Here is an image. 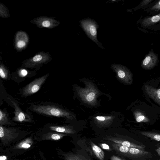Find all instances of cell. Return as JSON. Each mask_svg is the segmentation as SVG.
Masks as SVG:
<instances>
[{
  "label": "cell",
  "instance_id": "1",
  "mask_svg": "<svg viewBox=\"0 0 160 160\" xmlns=\"http://www.w3.org/2000/svg\"><path fill=\"white\" fill-rule=\"evenodd\" d=\"M28 109L37 114L48 117L64 118L68 120H72L74 117L72 113L60 105L50 102L31 103Z\"/></svg>",
  "mask_w": 160,
  "mask_h": 160
},
{
  "label": "cell",
  "instance_id": "2",
  "mask_svg": "<svg viewBox=\"0 0 160 160\" xmlns=\"http://www.w3.org/2000/svg\"><path fill=\"white\" fill-rule=\"evenodd\" d=\"M10 106L14 109V116L12 119L13 121L19 122H34L33 115L27 109L26 112L23 111L19 106V103L10 95L4 99Z\"/></svg>",
  "mask_w": 160,
  "mask_h": 160
},
{
  "label": "cell",
  "instance_id": "3",
  "mask_svg": "<svg viewBox=\"0 0 160 160\" xmlns=\"http://www.w3.org/2000/svg\"><path fill=\"white\" fill-rule=\"evenodd\" d=\"M85 83V88L75 86L78 94L85 103L92 105H95L97 103V98L99 94L98 91L91 82L86 81Z\"/></svg>",
  "mask_w": 160,
  "mask_h": 160
},
{
  "label": "cell",
  "instance_id": "4",
  "mask_svg": "<svg viewBox=\"0 0 160 160\" xmlns=\"http://www.w3.org/2000/svg\"><path fill=\"white\" fill-rule=\"evenodd\" d=\"M49 75L47 73L36 78L32 82L19 90V94L21 97H26L34 94L38 92L47 79Z\"/></svg>",
  "mask_w": 160,
  "mask_h": 160
},
{
  "label": "cell",
  "instance_id": "5",
  "mask_svg": "<svg viewBox=\"0 0 160 160\" xmlns=\"http://www.w3.org/2000/svg\"><path fill=\"white\" fill-rule=\"evenodd\" d=\"M111 66L121 81L128 84L132 83V74L128 68L120 65L112 64Z\"/></svg>",
  "mask_w": 160,
  "mask_h": 160
},
{
  "label": "cell",
  "instance_id": "6",
  "mask_svg": "<svg viewBox=\"0 0 160 160\" xmlns=\"http://www.w3.org/2000/svg\"><path fill=\"white\" fill-rule=\"evenodd\" d=\"M81 25L90 38L98 44L99 42L97 39L98 26L96 23L91 20H83L81 21Z\"/></svg>",
  "mask_w": 160,
  "mask_h": 160
},
{
  "label": "cell",
  "instance_id": "7",
  "mask_svg": "<svg viewBox=\"0 0 160 160\" xmlns=\"http://www.w3.org/2000/svg\"><path fill=\"white\" fill-rule=\"evenodd\" d=\"M20 133L19 129L8 128L0 125V138L2 142L5 143L17 137Z\"/></svg>",
  "mask_w": 160,
  "mask_h": 160
},
{
  "label": "cell",
  "instance_id": "8",
  "mask_svg": "<svg viewBox=\"0 0 160 160\" xmlns=\"http://www.w3.org/2000/svg\"><path fill=\"white\" fill-rule=\"evenodd\" d=\"M158 55L152 50L149 52L145 57L141 63L142 68L149 70L153 68L158 63Z\"/></svg>",
  "mask_w": 160,
  "mask_h": 160
},
{
  "label": "cell",
  "instance_id": "9",
  "mask_svg": "<svg viewBox=\"0 0 160 160\" xmlns=\"http://www.w3.org/2000/svg\"><path fill=\"white\" fill-rule=\"evenodd\" d=\"M35 75V73H30L27 70L22 69L12 74L11 79L15 82L19 83L24 81L26 78H30Z\"/></svg>",
  "mask_w": 160,
  "mask_h": 160
},
{
  "label": "cell",
  "instance_id": "10",
  "mask_svg": "<svg viewBox=\"0 0 160 160\" xmlns=\"http://www.w3.org/2000/svg\"><path fill=\"white\" fill-rule=\"evenodd\" d=\"M46 127L50 130L64 134H74L75 131L72 126H59L53 124H48Z\"/></svg>",
  "mask_w": 160,
  "mask_h": 160
},
{
  "label": "cell",
  "instance_id": "11",
  "mask_svg": "<svg viewBox=\"0 0 160 160\" xmlns=\"http://www.w3.org/2000/svg\"><path fill=\"white\" fill-rule=\"evenodd\" d=\"M144 88L148 95L160 105V88L157 89L145 84Z\"/></svg>",
  "mask_w": 160,
  "mask_h": 160
},
{
  "label": "cell",
  "instance_id": "12",
  "mask_svg": "<svg viewBox=\"0 0 160 160\" xmlns=\"http://www.w3.org/2000/svg\"><path fill=\"white\" fill-rule=\"evenodd\" d=\"M17 124L10 119L6 108L0 109V125L14 126Z\"/></svg>",
  "mask_w": 160,
  "mask_h": 160
},
{
  "label": "cell",
  "instance_id": "13",
  "mask_svg": "<svg viewBox=\"0 0 160 160\" xmlns=\"http://www.w3.org/2000/svg\"><path fill=\"white\" fill-rule=\"evenodd\" d=\"M108 140L115 143L120 144L123 146L128 148H134L141 150H143L145 148V146L143 145H138L127 141L123 140L117 138H108Z\"/></svg>",
  "mask_w": 160,
  "mask_h": 160
},
{
  "label": "cell",
  "instance_id": "14",
  "mask_svg": "<svg viewBox=\"0 0 160 160\" xmlns=\"http://www.w3.org/2000/svg\"><path fill=\"white\" fill-rule=\"evenodd\" d=\"M96 122L101 126H105L110 124L112 121L114 117L110 116H97L94 117Z\"/></svg>",
  "mask_w": 160,
  "mask_h": 160
},
{
  "label": "cell",
  "instance_id": "15",
  "mask_svg": "<svg viewBox=\"0 0 160 160\" xmlns=\"http://www.w3.org/2000/svg\"><path fill=\"white\" fill-rule=\"evenodd\" d=\"M160 21V13L157 15L151 17L145 18L142 22L143 26L145 27L151 26Z\"/></svg>",
  "mask_w": 160,
  "mask_h": 160
},
{
  "label": "cell",
  "instance_id": "16",
  "mask_svg": "<svg viewBox=\"0 0 160 160\" xmlns=\"http://www.w3.org/2000/svg\"><path fill=\"white\" fill-rule=\"evenodd\" d=\"M66 135L67 134H66L52 131V132H48L44 134L42 138L43 139H45L58 140L61 139L63 137Z\"/></svg>",
  "mask_w": 160,
  "mask_h": 160
},
{
  "label": "cell",
  "instance_id": "17",
  "mask_svg": "<svg viewBox=\"0 0 160 160\" xmlns=\"http://www.w3.org/2000/svg\"><path fill=\"white\" fill-rule=\"evenodd\" d=\"M92 150L96 156L100 160H104L105 155L103 150L92 142H90Z\"/></svg>",
  "mask_w": 160,
  "mask_h": 160
},
{
  "label": "cell",
  "instance_id": "18",
  "mask_svg": "<svg viewBox=\"0 0 160 160\" xmlns=\"http://www.w3.org/2000/svg\"><path fill=\"white\" fill-rule=\"evenodd\" d=\"M134 114L135 119L137 122H148L150 121L149 118L142 111L136 110L134 111Z\"/></svg>",
  "mask_w": 160,
  "mask_h": 160
},
{
  "label": "cell",
  "instance_id": "19",
  "mask_svg": "<svg viewBox=\"0 0 160 160\" xmlns=\"http://www.w3.org/2000/svg\"><path fill=\"white\" fill-rule=\"evenodd\" d=\"M32 144V141L31 138H28L22 141L16 146V148L19 149H28L31 147Z\"/></svg>",
  "mask_w": 160,
  "mask_h": 160
},
{
  "label": "cell",
  "instance_id": "20",
  "mask_svg": "<svg viewBox=\"0 0 160 160\" xmlns=\"http://www.w3.org/2000/svg\"><path fill=\"white\" fill-rule=\"evenodd\" d=\"M112 145L113 149L123 154L128 153L130 148L125 147L120 144L115 143H112Z\"/></svg>",
  "mask_w": 160,
  "mask_h": 160
},
{
  "label": "cell",
  "instance_id": "21",
  "mask_svg": "<svg viewBox=\"0 0 160 160\" xmlns=\"http://www.w3.org/2000/svg\"><path fill=\"white\" fill-rule=\"evenodd\" d=\"M140 133L143 135L149 138L154 140L160 141V134L156 132L142 131Z\"/></svg>",
  "mask_w": 160,
  "mask_h": 160
},
{
  "label": "cell",
  "instance_id": "22",
  "mask_svg": "<svg viewBox=\"0 0 160 160\" xmlns=\"http://www.w3.org/2000/svg\"><path fill=\"white\" fill-rule=\"evenodd\" d=\"M64 156L66 160H88L81 155L72 153H66Z\"/></svg>",
  "mask_w": 160,
  "mask_h": 160
},
{
  "label": "cell",
  "instance_id": "23",
  "mask_svg": "<svg viewBox=\"0 0 160 160\" xmlns=\"http://www.w3.org/2000/svg\"><path fill=\"white\" fill-rule=\"evenodd\" d=\"M1 66L0 68V76L1 78L4 80H9L11 76L9 74L8 71Z\"/></svg>",
  "mask_w": 160,
  "mask_h": 160
},
{
  "label": "cell",
  "instance_id": "24",
  "mask_svg": "<svg viewBox=\"0 0 160 160\" xmlns=\"http://www.w3.org/2000/svg\"><path fill=\"white\" fill-rule=\"evenodd\" d=\"M148 152L139 149L130 148L128 153L133 155H139L148 154Z\"/></svg>",
  "mask_w": 160,
  "mask_h": 160
},
{
  "label": "cell",
  "instance_id": "25",
  "mask_svg": "<svg viewBox=\"0 0 160 160\" xmlns=\"http://www.w3.org/2000/svg\"><path fill=\"white\" fill-rule=\"evenodd\" d=\"M151 10L158 12L160 10V0L157 2L150 8Z\"/></svg>",
  "mask_w": 160,
  "mask_h": 160
},
{
  "label": "cell",
  "instance_id": "26",
  "mask_svg": "<svg viewBox=\"0 0 160 160\" xmlns=\"http://www.w3.org/2000/svg\"><path fill=\"white\" fill-rule=\"evenodd\" d=\"M42 59V57L40 55L35 56L32 58V61L35 62H40Z\"/></svg>",
  "mask_w": 160,
  "mask_h": 160
},
{
  "label": "cell",
  "instance_id": "27",
  "mask_svg": "<svg viewBox=\"0 0 160 160\" xmlns=\"http://www.w3.org/2000/svg\"><path fill=\"white\" fill-rule=\"evenodd\" d=\"M26 45L25 42L23 41H19L17 43V45L18 48H20L24 47Z\"/></svg>",
  "mask_w": 160,
  "mask_h": 160
},
{
  "label": "cell",
  "instance_id": "28",
  "mask_svg": "<svg viewBox=\"0 0 160 160\" xmlns=\"http://www.w3.org/2000/svg\"><path fill=\"white\" fill-rule=\"evenodd\" d=\"M51 25L50 22L48 20L43 21L42 23V26L44 27L48 28L50 27Z\"/></svg>",
  "mask_w": 160,
  "mask_h": 160
},
{
  "label": "cell",
  "instance_id": "29",
  "mask_svg": "<svg viewBox=\"0 0 160 160\" xmlns=\"http://www.w3.org/2000/svg\"><path fill=\"white\" fill-rule=\"evenodd\" d=\"M100 146L104 149L109 150L110 149L109 146L106 144L101 143L100 144Z\"/></svg>",
  "mask_w": 160,
  "mask_h": 160
},
{
  "label": "cell",
  "instance_id": "30",
  "mask_svg": "<svg viewBox=\"0 0 160 160\" xmlns=\"http://www.w3.org/2000/svg\"><path fill=\"white\" fill-rule=\"evenodd\" d=\"M152 1V0H144L141 3V6H143L147 5Z\"/></svg>",
  "mask_w": 160,
  "mask_h": 160
},
{
  "label": "cell",
  "instance_id": "31",
  "mask_svg": "<svg viewBox=\"0 0 160 160\" xmlns=\"http://www.w3.org/2000/svg\"><path fill=\"white\" fill-rule=\"evenodd\" d=\"M111 160H126L115 155H113L111 156Z\"/></svg>",
  "mask_w": 160,
  "mask_h": 160
},
{
  "label": "cell",
  "instance_id": "32",
  "mask_svg": "<svg viewBox=\"0 0 160 160\" xmlns=\"http://www.w3.org/2000/svg\"><path fill=\"white\" fill-rule=\"evenodd\" d=\"M7 158L5 156H1L0 157V160H6Z\"/></svg>",
  "mask_w": 160,
  "mask_h": 160
},
{
  "label": "cell",
  "instance_id": "33",
  "mask_svg": "<svg viewBox=\"0 0 160 160\" xmlns=\"http://www.w3.org/2000/svg\"><path fill=\"white\" fill-rule=\"evenodd\" d=\"M156 151L158 153V154L160 156V147H159L158 148L156 149Z\"/></svg>",
  "mask_w": 160,
  "mask_h": 160
}]
</instances>
